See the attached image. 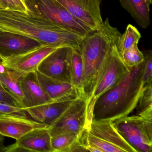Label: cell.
<instances>
[{"label": "cell", "instance_id": "obj_4", "mask_svg": "<svg viewBox=\"0 0 152 152\" xmlns=\"http://www.w3.org/2000/svg\"><path fill=\"white\" fill-rule=\"evenodd\" d=\"M79 141L90 152H137L109 120L92 121L80 134Z\"/></svg>", "mask_w": 152, "mask_h": 152}, {"label": "cell", "instance_id": "obj_22", "mask_svg": "<svg viewBox=\"0 0 152 152\" xmlns=\"http://www.w3.org/2000/svg\"><path fill=\"white\" fill-rule=\"evenodd\" d=\"M141 37V34L136 27L128 25L125 31L121 34L116 43V48L120 55L134 44H138Z\"/></svg>", "mask_w": 152, "mask_h": 152}, {"label": "cell", "instance_id": "obj_24", "mask_svg": "<svg viewBox=\"0 0 152 152\" xmlns=\"http://www.w3.org/2000/svg\"><path fill=\"white\" fill-rule=\"evenodd\" d=\"M121 56L124 64L129 68L138 65L144 62L145 59L144 55L139 49L138 44H134L125 50Z\"/></svg>", "mask_w": 152, "mask_h": 152}, {"label": "cell", "instance_id": "obj_2", "mask_svg": "<svg viewBox=\"0 0 152 152\" xmlns=\"http://www.w3.org/2000/svg\"><path fill=\"white\" fill-rule=\"evenodd\" d=\"M144 61L129 68V72L113 88L95 101L92 121H113L128 115L133 111L143 89L142 74Z\"/></svg>", "mask_w": 152, "mask_h": 152}, {"label": "cell", "instance_id": "obj_9", "mask_svg": "<svg viewBox=\"0 0 152 152\" xmlns=\"http://www.w3.org/2000/svg\"><path fill=\"white\" fill-rule=\"evenodd\" d=\"M75 18L93 31L104 25L100 4L102 0H56Z\"/></svg>", "mask_w": 152, "mask_h": 152}, {"label": "cell", "instance_id": "obj_19", "mask_svg": "<svg viewBox=\"0 0 152 152\" xmlns=\"http://www.w3.org/2000/svg\"><path fill=\"white\" fill-rule=\"evenodd\" d=\"M22 73L0 65V84L4 89L24 107V97L20 87V77Z\"/></svg>", "mask_w": 152, "mask_h": 152}, {"label": "cell", "instance_id": "obj_25", "mask_svg": "<svg viewBox=\"0 0 152 152\" xmlns=\"http://www.w3.org/2000/svg\"><path fill=\"white\" fill-rule=\"evenodd\" d=\"M144 68L142 74V82L144 85L152 83V51H146L144 55Z\"/></svg>", "mask_w": 152, "mask_h": 152}, {"label": "cell", "instance_id": "obj_18", "mask_svg": "<svg viewBox=\"0 0 152 152\" xmlns=\"http://www.w3.org/2000/svg\"><path fill=\"white\" fill-rule=\"evenodd\" d=\"M123 8L143 29L150 25V5L146 0H119Z\"/></svg>", "mask_w": 152, "mask_h": 152}, {"label": "cell", "instance_id": "obj_7", "mask_svg": "<svg viewBox=\"0 0 152 152\" xmlns=\"http://www.w3.org/2000/svg\"><path fill=\"white\" fill-rule=\"evenodd\" d=\"M38 13L57 26L85 37L93 32L56 0H34Z\"/></svg>", "mask_w": 152, "mask_h": 152}, {"label": "cell", "instance_id": "obj_13", "mask_svg": "<svg viewBox=\"0 0 152 152\" xmlns=\"http://www.w3.org/2000/svg\"><path fill=\"white\" fill-rule=\"evenodd\" d=\"M24 35L0 30V58L17 56L41 46Z\"/></svg>", "mask_w": 152, "mask_h": 152}, {"label": "cell", "instance_id": "obj_27", "mask_svg": "<svg viewBox=\"0 0 152 152\" xmlns=\"http://www.w3.org/2000/svg\"><path fill=\"white\" fill-rule=\"evenodd\" d=\"M0 103L8 104L14 106L22 107L20 103L7 91H6L4 88L0 84Z\"/></svg>", "mask_w": 152, "mask_h": 152}, {"label": "cell", "instance_id": "obj_6", "mask_svg": "<svg viewBox=\"0 0 152 152\" xmlns=\"http://www.w3.org/2000/svg\"><path fill=\"white\" fill-rule=\"evenodd\" d=\"M113 122L117 131L137 152H152V131L141 117L126 115Z\"/></svg>", "mask_w": 152, "mask_h": 152}, {"label": "cell", "instance_id": "obj_5", "mask_svg": "<svg viewBox=\"0 0 152 152\" xmlns=\"http://www.w3.org/2000/svg\"><path fill=\"white\" fill-rule=\"evenodd\" d=\"M116 44L114 45L103 65L93 91L88 100L87 124L88 129L92 121V111L95 101L106 91L115 86L129 72L117 50Z\"/></svg>", "mask_w": 152, "mask_h": 152}, {"label": "cell", "instance_id": "obj_16", "mask_svg": "<svg viewBox=\"0 0 152 152\" xmlns=\"http://www.w3.org/2000/svg\"><path fill=\"white\" fill-rule=\"evenodd\" d=\"M40 83L53 101L75 99L81 94L71 83L57 80L36 71Z\"/></svg>", "mask_w": 152, "mask_h": 152}, {"label": "cell", "instance_id": "obj_3", "mask_svg": "<svg viewBox=\"0 0 152 152\" xmlns=\"http://www.w3.org/2000/svg\"><path fill=\"white\" fill-rule=\"evenodd\" d=\"M121 34L117 28L111 26L107 18L100 30L83 39L79 47L84 68L82 94L88 100L107 58Z\"/></svg>", "mask_w": 152, "mask_h": 152}, {"label": "cell", "instance_id": "obj_31", "mask_svg": "<svg viewBox=\"0 0 152 152\" xmlns=\"http://www.w3.org/2000/svg\"><path fill=\"white\" fill-rule=\"evenodd\" d=\"M0 8L7 9L8 5L6 0H0Z\"/></svg>", "mask_w": 152, "mask_h": 152}, {"label": "cell", "instance_id": "obj_20", "mask_svg": "<svg viewBox=\"0 0 152 152\" xmlns=\"http://www.w3.org/2000/svg\"><path fill=\"white\" fill-rule=\"evenodd\" d=\"M83 69V62L79 49L72 48L70 58L71 83L78 89L82 95Z\"/></svg>", "mask_w": 152, "mask_h": 152}, {"label": "cell", "instance_id": "obj_23", "mask_svg": "<svg viewBox=\"0 0 152 152\" xmlns=\"http://www.w3.org/2000/svg\"><path fill=\"white\" fill-rule=\"evenodd\" d=\"M80 134L65 133L51 137V144L53 152H70L75 143L78 141Z\"/></svg>", "mask_w": 152, "mask_h": 152}, {"label": "cell", "instance_id": "obj_29", "mask_svg": "<svg viewBox=\"0 0 152 152\" xmlns=\"http://www.w3.org/2000/svg\"><path fill=\"white\" fill-rule=\"evenodd\" d=\"M23 1H24L27 8L30 11L39 14L34 0H23Z\"/></svg>", "mask_w": 152, "mask_h": 152}, {"label": "cell", "instance_id": "obj_32", "mask_svg": "<svg viewBox=\"0 0 152 152\" xmlns=\"http://www.w3.org/2000/svg\"><path fill=\"white\" fill-rule=\"evenodd\" d=\"M146 1H147L148 3L149 4V5H151L152 3V0H146Z\"/></svg>", "mask_w": 152, "mask_h": 152}, {"label": "cell", "instance_id": "obj_33", "mask_svg": "<svg viewBox=\"0 0 152 152\" xmlns=\"http://www.w3.org/2000/svg\"><path fill=\"white\" fill-rule=\"evenodd\" d=\"M1 58H0V65H1Z\"/></svg>", "mask_w": 152, "mask_h": 152}, {"label": "cell", "instance_id": "obj_1", "mask_svg": "<svg viewBox=\"0 0 152 152\" xmlns=\"http://www.w3.org/2000/svg\"><path fill=\"white\" fill-rule=\"evenodd\" d=\"M0 30L24 35L42 45L79 49L84 37L64 30L41 14L0 8Z\"/></svg>", "mask_w": 152, "mask_h": 152}, {"label": "cell", "instance_id": "obj_30", "mask_svg": "<svg viewBox=\"0 0 152 152\" xmlns=\"http://www.w3.org/2000/svg\"><path fill=\"white\" fill-rule=\"evenodd\" d=\"M4 136L0 134V152H6L7 146L5 145Z\"/></svg>", "mask_w": 152, "mask_h": 152}, {"label": "cell", "instance_id": "obj_8", "mask_svg": "<svg viewBox=\"0 0 152 152\" xmlns=\"http://www.w3.org/2000/svg\"><path fill=\"white\" fill-rule=\"evenodd\" d=\"M88 99L83 95L73 100L59 119L48 128L51 137L65 133L80 134L87 124Z\"/></svg>", "mask_w": 152, "mask_h": 152}, {"label": "cell", "instance_id": "obj_17", "mask_svg": "<svg viewBox=\"0 0 152 152\" xmlns=\"http://www.w3.org/2000/svg\"><path fill=\"white\" fill-rule=\"evenodd\" d=\"M74 99L53 101L26 108V111L29 116H31L34 120L50 127L59 119Z\"/></svg>", "mask_w": 152, "mask_h": 152}, {"label": "cell", "instance_id": "obj_12", "mask_svg": "<svg viewBox=\"0 0 152 152\" xmlns=\"http://www.w3.org/2000/svg\"><path fill=\"white\" fill-rule=\"evenodd\" d=\"M49 128H39L29 132L15 144L7 146L6 152H53Z\"/></svg>", "mask_w": 152, "mask_h": 152}, {"label": "cell", "instance_id": "obj_15", "mask_svg": "<svg viewBox=\"0 0 152 152\" xmlns=\"http://www.w3.org/2000/svg\"><path fill=\"white\" fill-rule=\"evenodd\" d=\"M36 72L22 74L20 77L25 108L53 102L40 83Z\"/></svg>", "mask_w": 152, "mask_h": 152}, {"label": "cell", "instance_id": "obj_28", "mask_svg": "<svg viewBox=\"0 0 152 152\" xmlns=\"http://www.w3.org/2000/svg\"><path fill=\"white\" fill-rule=\"evenodd\" d=\"M7 9L28 13L30 10L27 8L23 0H6Z\"/></svg>", "mask_w": 152, "mask_h": 152}, {"label": "cell", "instance_id": "obj_21", "mask_svg": "<svg viewBox=\"0 0 152 152\" xmlns=\"http://www.w3.org/2000/svg\"><path fill=\"white\" fill-rule=\"evenodd\" d=\"M135 108L136 115L140 116L143 119L152 120V83L143 86Z\"/></svg>", "mask_w": 152, "mask_h": 152}, {"label": "cell", "instance_id": "obj_26", "mask_svg": "<svg viewBox=\"0 0 152 152\" xmlns=\"http://www.w3.org/2000/svg\"><path fill=\"white\" fill-rule=\"evenodd\" d=\"M16 115L29 117L26 108L0 103V115Z\"/></svg>", "mask_w": 152, "mask_h": 152}, {"label": "cell", "instance_id": "obj_10", "mask_svg": "<svg viewBox=\"0 0 152 152\" xmlns=\"http://www.w3.org/2000/svg\"><path fill=\"white\" fill-rule=\"evenodd\" d=\"M72 48L70 47L58 48L42 61L37 71L46 76L71 83L70 58Z\"/></svg>", "mask_w": 152, "mask_h": 152}, {"label": "cell", "instance_id": "obj_14", "mask_svg": "<svg viewBox=\"0 0 152 152\" xmlns=\"http://www.w3.org/2000/svg\"><path fill=\"white\" fill-rule=\"evenodd\" d=\"M49 127L29 117L10 115H0V134L16 140L34 129Z\"/></svg>", "mask_w": 152, "mask_h": 152}, {"label": "cell", "instance_id": "obj_11", "mask_svg": "<svg viewBox=\"0 0 152 152\" xmlns=\"http://www.w3.org/2000/svg\"><path fill=\"white\" fill-rule=\"evenodd\" d=\"M58 48L41 45L23 54L1 58V64L22 74L36 72L42 61Z\"/></svg>", "mask_w": 152, "mask_h": 152}]
</instances>
